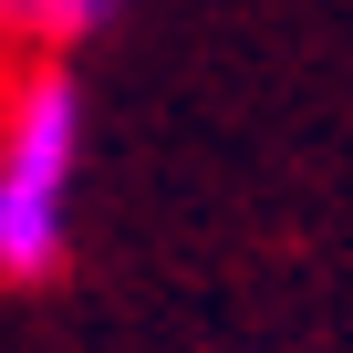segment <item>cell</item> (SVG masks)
I'll return each mask as SVG.
<instances>
[{
  "label": "cell",
  "mask_w": 353,
  "mask_h": 353,
  "mask_svg": "<svg viewBox=\"0 0 353 353\" xmlns=\"http://www.w3.org/2000/svg\"><path fill=\"white\" fill-rule=\"evenodd\" d=\"M73 156H83V94H73L63 63H42L0 104V281H52L63 270Z\"/></svg>",
  "instance_id": "1"
},
{
  "label": "cell",
  "mask_w": 353,
  "mask_h": 353,
  "mask_svg": "<svg viewBox=\"0 0 353 353\" xmlns=\"http://www.w3.org/2000/svg\"><path fill=\"white\" fill-rule=\"evenodd\" d=\"M114 11H125V0H0V32H11V42H42V52H73Z\"/></svg>",
  "instance_id": "2"
}]
</instances>
